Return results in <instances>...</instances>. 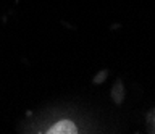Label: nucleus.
Masks as SVG:
<instances>
[{
    "label": "nucleus",
    "mask_w": 155,
    "mask_h": 134,
    "mask_svg": "<svg viewBox=\"0 0 155 134\" xmlns=\"http://www.w3.org/2000/svg\"><path fill=\"white\" fill-rule=\"evenodd\" d=\"M47 132L48 134H78L79 131H78L76 124L71 123L70 119H61V121H58L48 128Z\"/></svg>",
    "instance_id": "obj_1"
},
{
    "label": "nucleus",
    "mask_w": 155,
    "mask_h": 134,
    "mask_svg": "<svg viewBox=\"0 0 155 134\" xmlns=\"http://www.w3.org/2000/svg\"><path fill=\"white\" fill-rule=\"evenodd\" d=\"M113 100L116 103H120L123 100V86H121V83H116L113 87Z\"/></svg>",
    "instance_id": "obj_2"
}]
</instances>
